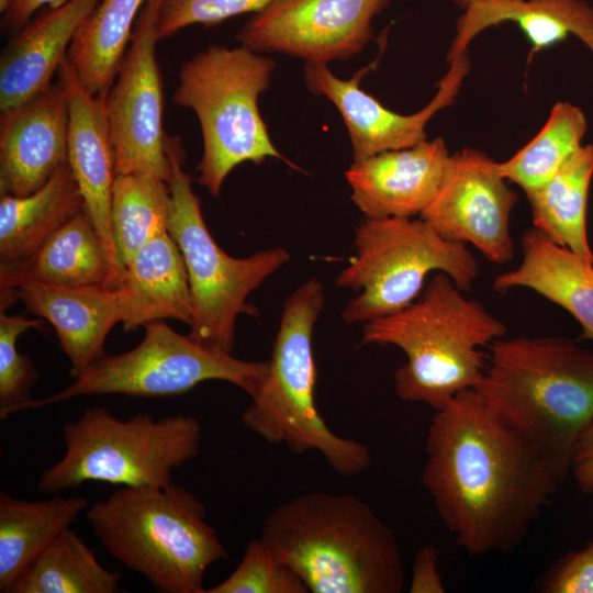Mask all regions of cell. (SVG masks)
<instances>
[{"instance_id": "6", "label": "cell", "mask_w": 593, "mask_h": 593, "mask_svg": "<svg viewBox=\"0 0 593 593\" xmlns=\"http://www.w3.org/2000/svg\"><path fill=\"white\" fill-rule=\"evenodd\" d=\"M324 302V288L316 278L287 296L267 374L250 396L242 421L266 441L284 444L296 454L316 450L337 474L351 477L369 468V448L336 435L315 404L312 339Z\"/></svg>"}, {"instance_id": "2", "label": "cell", "mask_w": 593, "mask_h": 593, "mask_svg": "<svg viewBox=\"0 0 593 593\" xmlns=\"http://www.w3.org/2000/svg\"><path fill=\"white\" fill-rule=\"evenodd\" d=\"M475 388L563 482L593 423V350L562 336L499 338Z\"/></svg>"}, {"instance_id": "18", "label": "cell", "mask_w": 593, "mask_h": 593, "mask_svg": "<svg viewBox=\"0 0 593 593\" xmlns=\"http://www.w3.org/2000/svg\"><path fill=\"white\" fill-rule=\"evenodd\" d=\"M58 80L69 107L68 164L85 202V210L105 244L113 261L123 270L111 228V202L115 179L114 153L103 96L90 93L79 81L68 58Z\"/></svg>"}, {"instance_id": "8", "label": "cell", "mask_w": 593, "mask_h": 593, "mask_svg": "<svg viewBox=\"0 0 593 593\" xmlns=\"http://www.w3.org/2000/svg\"><path fill=\"white\" fill-rule=\"evenodd\" d=\"M63 439L64 455L37 481L44 494L90 481L133 488L168 485L174 471L200 454L202 426L190 415L156 419L142 413L120 419L97 406L65 423Z\"/></svg>"}, {"instance_id": "27", "label": "cell", "mask_w": 593, "mask_h": 593, "mask_svg": "<svg viewBox=\"0 0 593 593\" xmlns=\"http://www.w3.org/2000/svg\"><path fill=\"white\" fill-rule=\"evenodd\" d=\"M593 176V145L581 146L545 183L526 192L534 228L593 262L586 208Z\"/></svg>"}, {"instance_id": "23", "label": "cell", "mask_w": 593, "mask_h": 593, "mask_svg": "<svg viewBox=\"0 0 593 593\" xmlns=\"http://www.w3.org/2000/svg\"><path fill=\"white\" fill-rule=\"evenodd\" d=\"M511 21L524 32L532 55L563 41L570 33L593 53V10L579 0H482L470 4L457 22L447 53L450 64L467 53L470 42L489 26Z\"/></svg>"}, {"instance_id": "21", "label": "cell", "mask_w": 593, "mask_h": 593, "mask_svg": "<svg viewBox=\"0 0 593 593\" xmlns=\"http://www.w3.org/2000/svg\"><path fill=\"white\" fill-rule=\"evenodd\" d=\"M126 332L166 318L190 326L191 291L182 254L168 230L147 240L123 267L118 287Z\"/></svg>"}, {"instance_id": "32", "label": "cell", "mask_w": 593, "mask_h": 593, "mask_svg": "<svg viewBox=\"0 0 593 593\" xmlns=\"http://www.w3.org/2000/svg\"><path fill=\"white\" fill-rule=\"evenodd\" d=\"M41 320H29L24 315L0 314V418L32 409V388L38 380L33 361L20 354L16 342L31 328H40Z\"/></svg>"}, {"instance_id": "20", "label": "cell", "mask_w": 593, "mask_h": 593, "mask_svg": "<svg viewBox=\"0 0 593 593\" xmlns=\"http://www.w3.org/2000/svg\"><path fill=\"white\" fill-rule=\"evenodd\" d=\"M99 1L67 0L20 29L0 60V113L52 85L75 35Z\"/></svg>"}, {"instance_id": "11", "label": "cell", "mask_w": 593, "mask_h": 593, "mask_svg": "<svg viewBox=\"0 0 593 593\" xmlns=\"http://www.w3.org/2000/svg\"><path fill=\"white\" fill-rule=\"evenodd\" d=\"M144 328V338L136 347L120 355L105 354L68 387L35 400L32 409L82 395L174 396L209 380L230 382L251 396L267 374L268 361H246L211 351L164 320Z\"/></svg>"}, {"instance_id": "36", "label": "cell", "mask_w": 593, "mask_h": 593, "mask_svg": "<svg viewBox=\"0 0 593 593\" xmlns=\"http://www.w3.org/2000/svg\"><path fill=\"white\" fill-rule=\"evenodd\" d=\"M439 552L433 545L422 546L413 561L411 593H444L446 591L438 570Z\"/></svg>"}, {"instance_id": "30", "label": "cell", "mask_w": 593, "mask_h": 593, "mask_svg": "<svg viewBox=\"0 0 593 593\" xmlns=\"http://www.w3.org/2000/svg\"><path fill=\"white\" fill-rule=\"evenodd\" d=\"M170 213L171 195L167 181L138 174L115 176L111 228L122 267L147 240L168 230Z\"/></svg>"}, {"instance_id": "19", "label": "cell", "mask_w": 593, "mask_h": 593, "mask_svg": "<svg viewBox=\"0 0 593 593\" xmlns=\"http://www.w3.org/2000/svg\"><path fill=\"white\" fill-rule=\"evenodd\" d=\"M14 295L31 313L52 324L74 378L107 354L105 338L122 322L119 293L113 288H67L26 279L18 282Z\"/></svg>"}, {"instance_id": "33", "label": "cell", "mask_w": 593, "mask_h": 593, "mask_svg": "<svg viewBox=\"0 0 593 593\" xmlns=\"http://www.w3.org/2000/svg\"><path fill=\"white\" fill-rule=\"evenodd\" d=\"M302 580L260 539L251 540L236 569L205 593H307Z\"/></svg>"}, {"instance_id": "3", "label": "cell", "mask_w": 593, "mask_h": 593, "mask_svg": "<svg viewBox=\"0 0 593 593\" xmlns=\"http://www.w3.org/2000/svg\"><path fill=\"white\" fill-rule=\"evenodd\" d=\"M312 593H400L393 532L360 499L311 491L273 510L259 537Z\"/></svg>"}, {"instance_id": "37", "label": "cell", "mask_w": 593, "mask_h": 593, "mask_svg": "<svg viewBox=\"0 0 593 593\" xmlns=\"http://www.w3.org/2000/svg\"><path fill=\"white\" fill-rule=\"evenodd\" d=\"M571 473L585 493L593 492V423L582 435L572 461Z\"/></svg>"}, {"instance_id": "35", "label": "cell", "mask_w": 593, "mask_h": 593, "mask_svg": "<svg viewBox=\"0 0 593 593\" xmlns=\"http://www.w3.org/2000/svg\"><path fill=\"white\" fill-rule=\"evenodd\" d=\"M535 589L542 593H593V542L555 561L537 579Z\"/></svg>"}, {"instance_id": "7", "label": "cell", "mask_w": 593, "mask_h": 593, "mask_svg": "<svg viewBox=\"0 0 593 593\" xmlns=\"http://www.w3.org/2000/svg\"><path fill=\"white\" fill-rule=\"evenodd\" d=\"M275 68L273 59L242 45H211L180 67L174 102L198 118L203 154L197 181L214 197L245 161L259 165L278 158L302 170L275 147L258 108Z\"/></svg>"}, {"instance_id": "9", "label": "cell", "mask_w": 593, "mask_h": 593, "mask_svg": "<svg viewBox=\"0 0 593 593\" xmlns=\"http://www.w3.org/2000/svg\"><path fill=\"white\" fill-rule=\"evenodd\" d=\"M166 147L171 195L168 232L188 272L193 307L189 337L211 351L232 355L238 315L254 314L248 295L290 260V253L277 246L236 258L222 250L203 220L191 177L182 169L180 137L167 135Z\"/></svg>"}, {"instance_id": "17", "label": "cell", "mask_w": 593, "mask_h": 593, "mask_svg": "<svg viewBox=\"0 0 593 593\" xmlns=\"http://www.w3.org/2000/svg\"><path fill=\"white\" fill-rule=\"evenodd\" d=\"M450 154L443 138L354 161L345 171L351 200L366 219L414 217L441 183Z\"/></svg>"}, {"instance_id": "38", "label": "cell", "mask_w": 593, "mask_h": 593, "mask_svg": "<svg viewBox=\"0 0 593 593\" xmlns=\"http://www.w3.org/2000/svg\"><path fill=\"white\" fill-rule=\"evenodd\" d=\"M67 0H10L3 23L9 29H22L43 5L57 7Z\"/></svg>"}, {"instance_id": "24", "label": "cell", "mask_w": 593, "mask_h": 593, "mask_svg": "<svg viewBox=\"0 0 593 593\" xmlns=\"http://www.w3.org/2000/svg\"><path fill=\"white\" fill-rule=\"evenodd\" d=\"M521 264L499 275V292L527 288L568 311L593 339V262L558 246L533 228L522 237Z\"/></svg>"}, {"instance_id": "13", "label": "cell", "mask_w": 593, "mask_h": 593, "mask_svg": "<svg viewBox=\"0 0 593 593\" xmlns=\"http://www.w3.org/2000/svg\"><path fill=\"white\" fill-rule=\"evenodd\" d=\"M390 0H272L238 31L242 46L305 64L344 60L372 40V19Z\"/></svg>"}, {"instance_id": "1", "label": "cell", "mask_w": 593, "mask_h": 593, "mask_svg": "<svg viewBox=\"0 0 593 593\" xmlns=\"http://www.w3.org/2000/svg\"><path fill=\"white\" fill-rule=\"evenodd\" d=\"M426 454L422 483L470 556L515 551L562 483L477 389L436 411Z\"/></svg>"}, {"instance_id": "26", "label": "cell", "mask_w": 593, "mask_h": 593, "mask_svg": "<svg viewBox=\"0 0 593 593\" xmlns=\"http://www.w3.org/2000/svg\"><path fill=\"white\" fill-rule=\"evenodd\" d=\"M89 507L82 496L21 500L0 492V592L10 593L18 577Z\"/></svg>"}, {"instance_id": "25", "label": "cell", "mask_w": 593, "mask_h": 593, "mask_svg": "<svg viewBox=\"0 0 593 593\" xmlns=\"http://www.w3.org/2000/svg\"><path fill=\"white\" fill-rule=\"evenodd\" d=\"M85 210L68 163L38 190L0 197V272L24 265L60 227Z\"/></svg>"}, {"instance_id": "28", "label": "cell", "mask_w": 593, "mask_h": 593, "mask_svg": "<svg viewBox=\"0 0 593 593\" xmlns=\"http://www.w3.org/2000/svg\"><path fill=\"white\" fill-rule=\"evenodd\" d=\"M147 0H100L82 23L68 51L81 85L102 96L112 86Z\"/></svg>"}, {"instance_id": "29", "label": "cell", "mask_w": 593, "mask_h": 593, "mask_svg": "<svg viewBox=\"0 0 593 593\" xmlns=\"http://www.w3.org/2000/svg\"><path fill=\"white\" fill-rule=\"evenodd\" d=\"M121 580L68 528L24 569L10 593H116Z\"/></svg>"}, {"instance_id": "5", "label": "cell", "mask_w": 593, "mask_h": 593, "mask_svg": "<svg viewBox=\"0 0 593 593\" xmlns=\"http://www.w3.org/2000/svg\"><path fill=\"white\" fill-rule=\"evenodd\" d=\"M195 494L165 486H119L86 510L107 551L161 593H205L203 579L227 558Z\"/></svg>"}, {"instance_id": "16", "label": "cell", "mask_w": 593, "mask_h": 593, "mask_svg": "<svg viewBox=\"0 0 593 593\" xmlns=\"http://www.w3.org/2000/svg\"><path fill=\"white\" fill-rule=\"evenodd\" d=\"M69 107L58 80L0 115V194L24 197L68 163Z\"/></svg>"}, {"instance_id": "34", "label": "cell", "mask_w": 593, "mask_h": 593, "mask_svg": "<svg viewBox=\"0 0 593 593\" xmlns=\"http://www.w3.org/2000/svg\"><path fill=\"white\" fill-rule=\"evenodd\" d=\"M272 0H163L157 19L158 41L193 24H217L231 16L257 12Z\"/></svg>"}, {"instance_id": "14", "label": "cell", "mask_w": 593, "mask_h": 593, "mask_svg": "<svg viewBox=\"0 0 593 593\" xmlns=\"http://www.w3.org/2000/svg\"><path fill=\"white\" fill-rule=\"evenodd\" d=\"M518 200L485 153L465 148L449 156L439 189L421 214L441 237L474 246L504 265L515 254L511 212Z\"/></svg>"}, {"instance_id": "15", "label": "cell", "mask_w": 593, "mask_h": 593, "mask_svg": "<svg viewBox=\"0 0 593 593\" xmlns=\"http://www.w3.org/2000/svg\"><path fill=\"white\" fill-rule=\"evenodd\" d=\"M469 68L467 53L451 61L430 102L410 115L385 108L360 88V79L367 69L344 80L325 64H305L304 81L313 94L328 99L336 107L349 134L354 161H358L427 141L426 124L438 111L454 103Z\"/></svg>"}, {"instance_id": "10", "label": "cell", "mask_w": 593, "mask_h": 593, "mask_svg": "<svg viewBox=\"0 0 593 593\" xmlns=\"http://www.w3.org/2000/svg\"><path fill=\"white\" fill-rule=\"evenodd\" d=\"M355 255L335 283L358 292L343 309L348 324L368 323L412 304L428 273L443 272L462 292L479 264L468 246L441 237L422 217L366 219L355 233Z\"/></svg>"}, {"instance_id": "12", "label": "cell", "mask_w": 593, "mask_h": 593, "mask_svg": "<svg viewBox=\"0 0 593 593\" xmlns=\"http://www.w3.org/2000/svg\"><path fill=\"white\" fill-rule=\"evenodd\" d=\"M161 1L147 0L141 10L116 77L102 96L115 174L147 175L168 182L164 85L156 58Z\"/></svg>"}, {"instance_id": "31", "label": "cell", "mask_w": 593, "mask_h": 593, "mask_svg": "<svg viewBox=\"0 0 593 593\" xmlns=\"http://www.w3.org/2000/svg\"><path fill=\"white\" fill-rule=\"evenodd\" d=\"M586 127L578 107L556 103L539 133L510 159L499 163L501 175L525 193L538 188L581 147Z\"/></svg>"}, {"instance_id": "22", "label": "cell", "mask_w": 593, "mask_h": 593, "mask_svg": "<svg viewBox=\"0 0 593 593\" xmlns=\"http://www.w3.org/2000/svg\"><path fill=\"white\" fill-rule=\"evenodd\" d=\"M122 269L113 261L86 210L60 227L21 267L0 272L1 311L13 302L22 280L67 287H118Z\"/></svg>"}, {"instance_id": "4", "label": "cell", "mask_w": 593, "mask_h": 593, "mask_svg": "<svg viewBox=\"0 0 593 593\" xmlns=\"http://www.w3.org/2000/svg\"><path fill=\"white\" fill-rule=\"evenodd\" d=\"M505 334V325L482 303L463 296L450 277L437 272L412 304L362 324L361 344L400 348L406 362L394 373L396 395L437 411L479 385L488 358L481 348Z\"/></svg>"}, {"instance_id": "39", "label": "cell", "mask_w": 593, "mask_h": 593, "mask_svg": "<svg viewBox=\"0 0 593 593\" xmlns=\"http://www.w3.org/2000/svg\"><path fill=\"white\" fill-rule=\"evenodd\" d=\"M455 1H456L457 5H459L460 8L466 9L470 4L482 1V0H455Z\"/></svg>"}]
</instances>
